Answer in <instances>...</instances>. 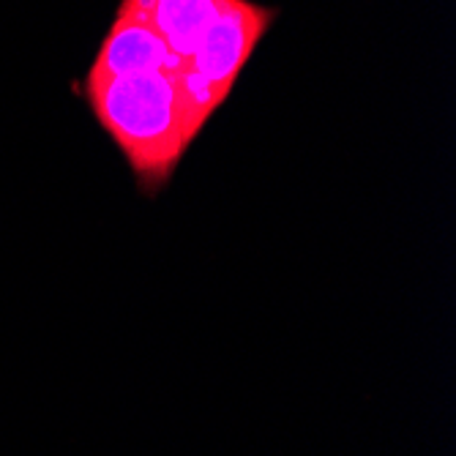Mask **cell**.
<instances>
[{
  "label": "cell",
  "mask_w": 456,
  "mask_h": 456,
  "mask_svg": "<svg viewBox=\"0 0 456 456\" xmlns=\"http://www.w3.org/2000/svg\"><path fill=\"white\" fill-rule=\"evenodd\" d=\"M86 86L96 120L126 156L137 181L148 189L167 183L191 145L178 79L164 71H148L88 77Z\"/></svg>",
  "instance_id": "obj_1"
},
{
  "label": "cell",
  "mask_w": 456,
  "mask_h": 456,
  "mask_svg": "<svg viewBox=\"0 0 456 456\" xmlns=\"http://www.w3.org/2000/svg\"><path fill=\"white\" fill-rule=\"evenodd\" d=\"M273 17V9L257 6L252 0H227L219 20L202 36L200 47L178 79V96L191 142L216 107L230 96L235 79L271 28Z\"/></svg>",
  "instance_id": "obj_2"
},
{
  "label": "cell",
  "mask_w": 456,
  "mask_h": 456,
  "mask_svg": "<svg viewBox=\"0 0 456 456\" xmlns=\"http://www.w3.org/2000/svg\"><path fill=\"white\" fill-rule=\"evenodd\" d=\"M148 71H164L181 79L186 63L167 50L161 36L145 20L120 6L118 20L102 41L96 63L91 66L88 77H129Z\"/></svg>",
  "instance_id": "obj_3"
},
{
  "label": "cell",
  "mask_w": 456,
  "mask_h": 456,
  "mask_svg": "<svg viewBox=\"0 0 456 456\" xmlns=\"http://www.w3.org/2000/svg\"><path fill=\"white\" fill-rule=\"evenodd\" d=\"M120 6L145 20L167 50L189 63L202 36L224 12L227 0H123Z\"/></svg>",
  "instance_id": "obj_4"
}]
</instances>
